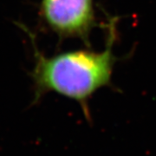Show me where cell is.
Wrapping results in <instances>:
<instances>
[{
  "instance_id": "cell-1",
  "label": "cell",
  "mask_w": 156,
  "mask_h": 156,
  "mask_svg": "<svg viewBox=\"0 0 156 156\" xmlns=\"http://www.w3.org/2000/svg\"><path fill=\"white\" fill-rule=\"evenodd\" d=\"M116 23L117 18L109 19L106 48L102 51L70 50L51 56L38 50L35 35L23 27L33 48L34 65L30 73L33 83L32 104H37L49 93H56L76 101L89 119L90 98L101 88L112 85L114 67L118 61L113 51L117 37Z\"/></svg>"
},
{
  "instance_id": "cell-2",
  "label": "cell",
  "mask_w": 156,
  "mask_h": 156,
  "mask_svg": "<svg viewBox=\"0 0 156 156\" xmlns=\"http://www.w3.org/2000/svg\"><path fill=\"white\" fill-rule=\"evenodd\" d=\"M39 22L59 41L77 38L90 47V36L97 26L94 0H40Z\"/></svg>"
}]
</instances>
